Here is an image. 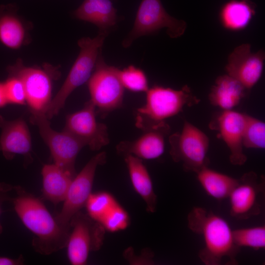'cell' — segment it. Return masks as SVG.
<instances>
[{"mask_svg": "<svg viewBox=\"0 0 265 265\" xmlns=\"http://www.w3.org/2000/svg\"><path fill=\"white\" fill-rule=\"evenodd\" d=\"M14 197L9 201L24 225L33 234L34 250L48 255L66 247L70 232L53 217L43 202L19 186L11 185Z\"/></svg>", "mask_w": 265, "mask_h": 265, "instance_id": "cell-1", "label": "cell"}, {"mask_svg": "<svg viewBox=\"0 0 265 265\" xmlns=\"http://www.w3.org/2000/svg\"><path fill=\"white\" fill-rule=\"evenodd\" d=\"M188 226L201 236L204 246L199 253L206 265H236L239 248L235 243L233 230L221 216L203 208H193L187 216Z\"/></svg>", "mask_w": 265, "mask_h": 265, "instance_id": "cell-2", "label": "cell"}, {"mask_svg": "<svg viewBox=\"0 0 265 265\" xmlns=\"http://www.w3.org/2000/svg\"><path fill=\"white\" fill-rule=\"evenodd\" d=\"M146 93L145 104L135 113V126L142 131L165 122L182 111L185 106L200 102L187 85L180 90L155 85Z\"/></svg>", "mask_w": 265, "mask_h": 265, "instance_id": "cell-3", "label": "cell"}, {"mask_svg": "<svg viewBox=\"0 0 265 265\" xmlns=\"http://www.w3.org/2000/svg\"><path fill=\"white\" fill-rule=\"evenodd\" d=\"M108 34L99 32L94 38H82L78 41L80 52L62 86L51 100L45 114L50 119L64 106L71 93L89 79L101 53L104 40Z\"/></svg>", "mask_w": 265, "mask_h": 265, "instance_id": "cell-4", "label": "cell"}, {"mask_svg": "<svg viewBox=\"0 0 265 265\" xmlns=\"http://www.w3.org/2000/svg\"><path fill=\"white\" fill-rule=\"evenodd\" d=\"M186 26L185 21L171 16L166 11L160 0H142L132 28L122 45L128 48L138 37L155 33L163 28H166L170 38H178L184 34Z\"/></svg>", "mask_w": 265, "mask_h": 265, "instance_id": "cell-5", "label": "cell"}, {"mask_svg": "<svg viewBox=\"0 0 265 265\" xmlns=\"http://www.w3.org/2000/svg\"><path fill=\"white\" fill-rule=\"evenodd\" d=\"M119 72L118 68L107 65L100 53L88 80L90 100L103 117L122 106L124 87Z\"/></svg>", "mask_w": 265, "mask_h": 265, "instance_id": "cell-6", "label": "cell"}, {"mask_svg": "<svg viewBox=\"0 0 265 265\" xmlns=\"http://www.w3.org/2000/svg\"><path fill=\"white\" fill-rule=\"evenodd\" d=\"M170 154L174 161L181 162L186 171L198 172L208 166V136L197 127L184 120L181 132L169 136Z\"/></svg>", "mask_w": 265, "mask_h": 265, "instance_id": "cell-7", "label": "cell"}, {"mask_svg": "<svg viewBox=\"0 0 265 265\" xmlns=\"http://www.w3.org/2000/svg\"><path fill=\"white\" fill-rule=\"evenodd\" d=\"M106 229L99 222L81 211L70 221V231L66 247L73 265L86 264L90 252L99 250L103 244Z\"/></svg>", "mask_w": 265, "mask_h": 265, "instance_id": "cell-8", "label": "cell"}, {"mask_svg": "<svg viewBox=\"0 0 265 265\" xmlns=\"http://www.w3.org/2000/svg\"><path fill=\"white\" fill-rule=\"evenodd\" d=\"M30 112V122L38 127L41 137L49 148L54 163L76 175V159L81 149L86 146L85 142L66 131L60 132L53 129L44 112Z\"/></svg>", "mask_w": 265, "mask_h": 265, "instance_id": "cell-9", "label": "cell"}, {"mask_svg": "<svg viewBox=\"0 0 265 265\" xmlns=\"http://www.w3.org/2000/svg\"><path fill=\"white\" fill-rule=\"evenodd\" d=\"M106 153L102 152L93 157L73 179L60 212L55 216L58 223L70 231L73 217L85 206L91 190L97 168L106 163Z\"/></svg>", "mask_w": 265, "mask_h": 265, "instance_id": "cell-10", "label": "cell"}, {"mask_svg": "<svg viewBox=\"0 0 265 265\" xmlns=\"http://www.w3.org/2000/svg\"><path fill=\"white\" fill-rule=\"evenodd\" d=\"M96 107L87 102L83 107L66 116V131L83 141L93 151H98L109 142L107 128L96 118Z\"/></svg>", "mask_w": 265, "mask_h": 265, "instance_id": "cell-11", "label": "cell"}, {"mask_svg": "<svg viewBox=\"0 0 265 265\" xmlns=\"http://www.w3.org/2000/svg\"><path fill=\"white\" fill-rule=\"evenodd\" d=\"M9 76L22 81L26 93V103L30 111H45L51 101V79L45 70L25 67L21 61L7 68Z\"/></svg>", "mask_w": 265, "mask_h": 265, "instance_id": "cell-12", "label": "cell"}, {"mask_svg": "<svg viewBox=\"0 0 265 265\" xmlns=\"http://www.w3.org/2000/svg\"><path fill=\"white\" fill-rule=\"evenodd\" d=\"M262 177L253 171L244 173L230 192V214L239 219H247L258 215L261 211L259 198L265 186Z\"/></svg>", "mask_w": 265, "mask_h": 265, "instance_id": "cell-13", "label": "cell"}, {"mask_svg": "<svg viewBox=\"0 0 265 265\" xmlns=\"http://www.w3.org/2000/svg\"><path fill=\"white\" fill-rule=\"evenodd\" d=\"M264 60L265 53L262 50L252 53L251 45L243 44L237 47L229 54L225 69L227 75L249 91L261 77Z\"/></svg>", "mask_w": 265, "mask_h": 265, "instance_id": "cell-14", "label": "cell"}, {"mask_svg": "<svg viewBox=\"0 0 265 265\" xmlns=\"http://www.w3.org/2000/svg\"><path fill=\"white\" fill-rule=\"evenodd\" d=\"M245 114L233 110H223L211 122L212 128L219 131L230 150L229 159L235 165H242L247 160L243 148Z\"/></svg>", "mask_w": 265, "mask_h": 265, "instance_id": "cell-15", "label": "cell"}, {"mask_svg": "<svg viewBox=\"0 0 265 265\" xmlns=\"http://www.w3.org/2000/svg\"><path fill=\"white\" fill-rule=\"evenodd\" d=\"M165 122L148 129L136 139L121 141L116 146L118 154L125 157L131 155L140 159H153L159 157L165 148V139L170 132Z\"/></svg>", "mask_w": 265, "mask_h": 265, "instance_id": "cell-16", "label": "cell"}, {"mask_svg": "<svg viewBox=\"0 0 265 265\" xmlns=\"http://www.w3.org/2000/svg\"><path fill=\"white\" fill-rule=\"evenodd\" d=\"M0 151L7 160L17 154L23 155L28 161L31 159V140L26 122L22 118L9 121L0 115Z\"/></svg>", "mask_w": 265, "mask_h": 265, "instance_id": "cell-17", "label": "cell"}, {"mask_svg": "<svg viewBox=\"0 0 265 265\" xmlns=\"http://www.w3.org/2000/svg\"><path fill=\"white\" fill-rule=\"evenodd\" d=\"M75 17L96 26L100 32L109 33L117 23V10L110 0H84L74 12Z\"/></svg>", "mask_w": 265, "mask_h": 265, "instance_id": "cell-18", "label": "cell"}, {"mask_svg": "<svg viewBox=\"0 0 265 265\" xmlns=\"http://www.w3.org/2000/svg\"><path fill=\"white\" fill-rule=\"evenodd\" d=\"M247 90L228 75L218 77L208 96L211 105L223 110H232L246 96Z\"/></svg>", "mask_w": 265, "mask_h": 265, "instance_id": "cell-19", "label": "cell"}, {"mask_svg": "<svg viewBox=\"0 0 265 265\" xmlns=\"http://www.w3.org/2000/svg\"><path fill=\"white\" fill-rule=\"evenodd\" d=\"M43 195L54 205L63 202L70 185L76 175L55 164H45L41 170Z\"/></svg>", "mask_w": 265, "mask_h": 265, "instance_id": "cell-20", "label": "cell"}, {"mask_svg": "<svg viewBox=\"0 0 265 265\" xmlns=\"http://www.w3.org/2000/svg\"><path fill=\"white\" fill-rule=\"evenodd\" d=\"M131 181L135 191L146 204L149 212H155L157 197L149 172L141 159L131 155L124 157Z\"/></svg>", "mask_w": 265, "mask_h": 265, "instance_id": "cell-21", "label": "cell"}, {"mask_svg": "<svg viewBox=\"0 0 265 265\" xmlns=\"http://www.w3.org/2000/svg\"><path fill=\"white\" fill-rule=\"evenodd\" d=\"M16 11L11 4L0 6V41L12 49L20 48L26 38L25 25Z\"/></svg>", "mask_w": 265, "mask_h": 265, "instance_id": "cell-22", "label": "cell"}, {"mask_svg": "<svg viewBox=\"0 0 265 265\" xmlns=\"http://www.w3.org/2000/svg\"><path fill=\"white\" fill-rule=\"evenodd\" d=\"M255 4L251 1L231 0L221 7L219 21L227 30H240L248 25L255 14Z\"/></svg>", "mask_w": 265, "mask_h": 265, "instance_id": "cell-23", "label": "cell"}, {"mask_svg": "<svg viewBox=\"0 0 265 265\" xmlns=\"http://www.w3.org/2000/svg\"><path fill=\"white\" fill-rule=\"evenodd\" d=\"M196 174L198 181L207 194L217 200L228 197L238 182V179L211 169L208 166L202 168Z\"/></svg>", "mask_w": 265, "mask_h": 265, "instance_id": "cell-24", "label": "cell"}, {"mask_svg": "<svg viewBox=\"0 0 265 265\" xmlns=\"http://www.w3.org/2000/svg\"><path fill=\"white\" fill-rule=\"evenodd\" d=\"M243 145L247 148L264 149L265 124L256 118L245 114Z\"/></svg>", "mask_w": 265, "mask_h": 265, "instance_id": "cell-25", "label": "cell"}, {"mask_svg": "<svg viewBox=\"0 0 265 265\" xmlns=\"http://www.w3.org/2000/svg\"><path fill=\"white\" fill-rule=\"evenodd\" d=\"M235 244L258 250L265 248V227L259 226L233 230Z\"/></svg>", "mask_w": 265, "mask_h": 265, "instance_id": "cell-26", "label": "cell"}, {"mask_svg": "<svg viewBox=\"0 0 265 265\" xmlns=\"http://www.w3.org/2000/svg\"><path fill=\"white\" fill-rule=\"evenodd\" d=\"M117 203L114 197L106 192L91 193L85 207L88 215L100 222L105 215Z\"/></svg>", "mask_w": 265, "mask_h": 265, "instance_id": "cell-27", "label": "cell"}, {"mask_svg": "<svg viewBox=\"0 0 265 265\" xmlns=\"http://www.w3.org/2000/svg\"><path fill=\"white\" fill-rule=\"evenodd\" d=\"M119 75L124 88L133 92H145L149 89L147 76L139 68L130 65L119 70Z\"/></svg>", "mask_w": 265, "mask_h": 265, "instance_id": "cell-28", "label": "cell"}, {"mask_svg": "<svg viewBox=\"0 0 265 265\" xmlns=\"http://www.w3.org/2000/svg\"><path fill=\"white\" fill-rule=\"evenodd\" d=\"M99 223L106 230L112 232H117L128 227L129 217L127 212L117 203Z\"/></svg>", "mask_w": 265, "mask_h": 265, "instance_id": "cell-29", "label": "cell"}, {"mask_svg": "<svg viewBox=\"0 0 265 265\" xmlns=\"http://www.w3.org/2000/svg\"><path fill=\"white\" fill-rule=\"evenodd\" d=\"M4 83L8 104L19 105L26 104L25 88L19 78L14 76H9Z\"/></svg>", "mask_w": 265, "mask_h": 265, "instance_id": "cell-30", "label": "cell"}, {"mask_svg": "<svg viewBox=\"0 0 265 265\" xmlns=\"http://www.w3.org/2000/svg\"><path fill=\"white\" fill-rule=\"evenodd\" d=\"M10 185L5 183L0 184V217L2 212L3 204L9 201ZM2 226L0 221V237L2 233Z\"/></svg>", "mask_w": 265, "mask_h": 265, "instance_id": "cell-31", "label": "cell"}, {"mask_svg": "<svg viewBox=\"0 0 265 265\" xmlns=\"http://www.w3.org/2000/svg\"><path fill=\"white\" fill-rule=\"evenodd\" d=\"M24 259L22 255L13 259L7 257H0V265H20L24 264Z\"/></svg>", "mask_w": 265, "mask_h": 265, "instance_id": "cell-32", "label": "cell"}, {"mask_svg": "<svg viewBox=\"0 0 265 265\" xmlns=\"http://www.w3.org/2000/svg\"><path fill=\"white\" fill-rule=\"evenodd\" d=\"M8 104L4 82H0V108Z\"/></svg>", "mask_w": 265, "mask_h": 265, "instance_id": "cell-33", "label": "cell"}]
</instances>
